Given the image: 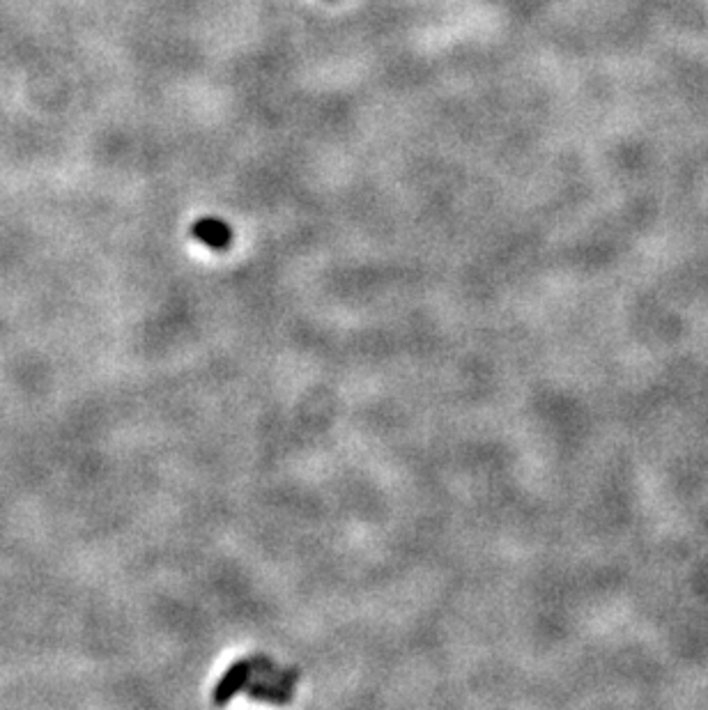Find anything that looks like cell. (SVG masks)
I'll return each mask as SVG.
<instances>
[{"label":"cell","instance_id":"obj_1","mask_svg":"<svg viewBox=\"0 0 708 710\" xmlns=\"http://www.w3.org/2000/svg\"><path fill=\"white\" fill-rule=\"evenodd\" d=\"M194 235L200 239V242L214 246V249H221V246H226L230 242V228L226 223L214 219L198 221L194 226Z\"/></svg>","mask_w":708,"mask_h":710}]
</instances>
